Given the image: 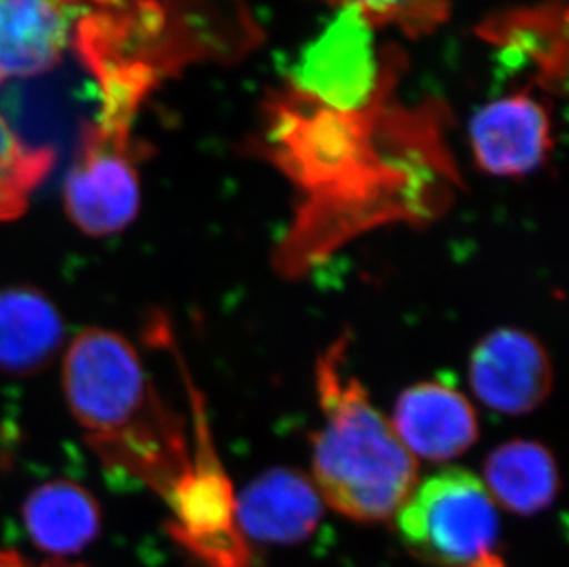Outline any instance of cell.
<instances>
[{
    "label": "cell",
    "mask_w": 569,
    "mask_h": 567,
    "mask_svg": "<svg viewBox=\"0 0 569 567\" xmlns=\"http://www.w3.org/2000/svg\"><path fill=\"white\" fill-rule=\"evenodd\" d=\"M64 398L98 459L167 499L192 470L184 424L122 334L87 328L64 354Z\"/></svg>",
    "instance_id": "obj_1"
},
{
    "label": "cell",
    "mask_w": 569,
    "mask_h": 567,
    "mask_svg": "<svg viewBox=\"0 0 569 567\" xmlns=\"http://www.w3.org/2000/svg\"><path fill=\"white\" fill-rule=\"evenodd\" d=\"M347 348L341 336L317 359L322 424L313 435V483L322 501L347 518L386 521L419 485V462L347 370Z\"/></svg>",
    "instance_id": "obj_2"
},
{
    "label": "cell",
    "mask_w": 569,
    "mask_h": 567,
    "mask_svg": "<svg viewBox=\"0 0 569 567\" xmlns=\"http://www.w3.org/2000/svg\"><path fill=\"white\" fill-rule=\"evenodd\" d=\"M397 521L409 551L437 566H473L492 555L500 536L495 501L465 468H445L417 485Z\"/></svg>",
    "instance_id": "obj_3"
},
{
    "label": "cell",
    "mask_w": 569,
    "mask_h": 567,
    "mask_svg": "<svg viewBox=\"0 0 569 567\" xmlns=\"http://www.w3.org/2000/svg\"><path fill=\"white\" fill-rule=\"evenodd\" d=\"M196 417L192 470L167 498L173 513L170 533L204 567H254L238 525L237 496L216 459L199 409Z\"/></svg>",
    "instance_id": "obj_4"
},
{
    "label": "cell",
    "mask_w": 569,
    "mask_h": 567,
    "mask_svg": "<svg viewBox=\"0 0 569 567\" xmlns=\"http://www.w3.org/2000/svg\"><path fill=\"white\" fill-rule=\"evenodd\" d=\"M64 212L87 236H111L133 223L140 177L133 135L109 133L89 123L63 187Z\"/></svg>",
    "instance_id": "obj_5"
},
{
    "label": "cell",
    "mask_w": 569,
    "mask_h": 567,
    "mask_svg": "<svg viewBox=\"0 0 569 567\" xmlns=\"http://www.w3.org/2000/svg\"><path fill=\"white\" fill-rule=\"evenodd\" d=\"M468 378L485 406L520 417L548 400L555 372L540 339L518 328H500L473 348Z\"/></svg>",
    "instance_id": "obj_6"
},
{
    "label": "cell",
    "mask_w": 569,
    "mask_h": 567,
    "mask_svg": "<svg viewBox=\"0 0 569 567\" xmlns=\"http://www.w3.org/2000/svg\"><path fill=\"white\" fill-rule=\"evenodd\" d=\"M98 2L102 0H0V86L60 63Z\"/></svg>",
    "instance_id": "obj_7"
},
{
    "label": "cell",
    "mask_w": 569,
    "mask_h": 567,
    "mask_svg": "<svg viewBox=\"0 0 569 567\" xmlns=\"http://www.w3.org/2000/svg\"><path fill=\"white\" fill-rule=\"evenodd\" d=\"M392 428L415 459L446 462L479 439L478 412L456 387L420 381L398 397Z\"/></svg>",
    "instance_id": "obj_8"
},
{
    "label": "cell",
    "mask_w": 569,
    "mask_h": 567,
    "mask_svg": "<svg viewBox=\"0 0 569 567\" xmlns=\"http://www.w3.org/2000/svg\"><path fill=\"white\" fill-rule=\"evenodd\" d=\"M470 145L478 167L492 176H527L548 159L551 123L531 97L500 98L473 115Z\"/></svg>",
    "instance_id": "obj_9"
},
{
    "label": "cell",
    "mask_w": 569,
    "mask_h": 567,
    "mask_svg": "<svg viewBox=\"0 0 569 567\" xmlns=\"http://www.w3.org/2000/svg\"><path fill=\"white\" fill-rule=\"evenodd\" d=\"M316 483L293 468H271L237 496V518L246 538L291 546L316 533L322 518Z\"/></svg>",
    "instance_id": "obj_10"
},
{
    "label": "cell",
    "mask_w": 569,
    "mask_h": 567,
    "mask_svg": "<svg viewBox=\"0 0 569 567\" xmlns=\"http://www.w3.org/2000/svg\"><path fill=\"white\" fill-rule=\"evenodd\" d=\"M64 325L54 302L32 286L0 289V372L39 375L61 350Z\"/></svg>",
    "instance_id": "obj_11"
},
{
    "label": "cell",
    "mask_w": 569,
    "mask_h": 567,
    "mask_svg": "<svg viewBox=\"0 0 569 567\" xmlns=\"http://www.w3.org/2000/svg\"><path fill=\"white\" fill-rule=\"evenodd\" d=\"M22 521L33 546L67 557L97 540L102 509L91 490L70 479H54L33 488L22 504Z\"/></svg>",
    "instance_id": "obj_12"
},
{
    "label": "cell",
    "mask_w": 569,
    "mask_h": 567,
    "mask_svg": "<svg viewBox=\"0 0 569 567\" xmlns=\"http://www.w3.org/2000/svg\"><path fill=\"white\" fill-rule=\"evenodd\" d=\"M559 481L553 454L537 440H510L485 460L483 485L490 498L521 516L548 509Z\"/></svg>",
    "instance_id": "obj_13"
},
{
    "label": "cell",
    "mask_w": 569,
    "mask_h": 567,
    "mask_svg": "<svg viewBox=\"0 0 569 567\" xmlns=\"http://www.w3.org/2000/svg\"><path fill=\"white\" fill-rule=\"evenodd\" d=\"M56 153L49 146L22 142L0 115V221L21 218L33 192L49 177Z\"/></svg>",
    "instance_id": "obj_14"
},
{
    "label": "cell",
    "mask_w": 569,
    "mask_h": 567,
    "mask_svg": "<svg viewBox=\"0 0 569 567\" xmlns=\"http://www.w3.org/2000/svg\"><path fill=\"white\" fill-rule=\"evenodd\" d=\"M367 22L395 24L411 36L428 33L448 16V0H328Z\"/></svg>",
    "instance_id": "obj_15"
},
{
    "label": "cell",
    "mask_w": 569,
    "mask_h": 567,
    "mask_svg": "<svg viewBox=\"0 0 569 567\" xmlns=\"http://www.w3.org/2000/svg\"><path fill=\"white\" fill-rule=\"evenodd\" d=\"M0 567H86V566H69L63 563H49L43 566H36V564L28 563L27 558H22L19 553L11 551V549H0Z\"/></svg>",
    "instance_id": "obj_16"
},
{
    "label": "cell",
    "mask_w": 569,
    "mask_h": 567,
    "mask_svg": "<svg viewBox=\"0 0 569 567\" xmlns=\"http://www.w3.org/2000/svg\"><path fill=\"white\" fill-rule=\"evenodd\" d=\"M468 567H503V564L500 563V558L496 557V555H489L483 560H479V563Z\"/></svg>",
    "instance_id": "obj_17"
}]
</instances>
